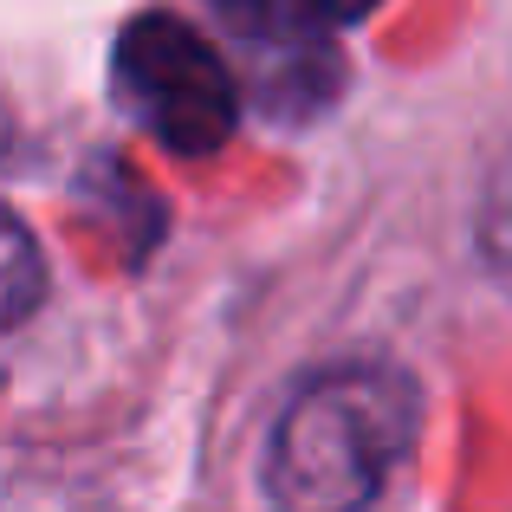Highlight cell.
<instances>
[{"label": "cell", "mask_w": 512, "mask_h": 512, "mask_svg": "<svg viewBox=\"0 0 512 512\" xmlns=\"http://www.w3.org/2000/svg\"><path fill=\"white\" fill-rule=\"evenodd\" d=\"M39 299H46V260H39V240L0 208V331H13Z\"/></svg>", "instance_id": "277c9868"}, {"label": "cell", "mask_w": 512, "mask_h": 512, "mask_svg": "<svg viewBox=\"0 0 512 512\" xmlns=\"http://www.w3.org/2000/svg\"><path fill=\"white\" fill-rule=\"evenodd\" d=\"M415 441L409 376L344 363L286 402L266 448V493L279 512H363L383 493L389 467Z\"/></svg>", "instance_id": "6da1fadb"}, {"label": "cell", "mask_w": 512, "mask_h": 512, "mask_svg": "<svg viewBox=\"0 0 512 512\" xmlns=\"http://www.w3.org/2000/svg\"><path fill=\"white\" fill-rule=\"evenodd\" d=\"M117 98L175 156H214L240 124V91L221 52L175 13H143L117 39Z\"/></svg>", "instance_id": "7a4b0ae2"}, {"label": "cell", "mask_w": 512, "mask_h": 512, "mask_svg": "<svg viewBox=\"0 0 512 512\" xmlns=\"http://www.w3.org/2000/svg\"><path fill=\"white\" fill-rule=\"evenodd\" d=\"M370 7H376V0H299V13L318 26V33H325V26H350V20H363Z\"/></svg>", "instance_id": "5b68a950"}, {"label": "cell", "mask_w": 512, "mask_h": 512, "mask_svg": "<svg viewBox=\"0 0 512 512\" xmlns=\"http://www.w3.org/2000/svg\"><path fill=\"white\" fill-rule=\"evenodd\" d=\"M493 240H500V253H512V169L500 175V195H493Z\"/></svg>", "instance_id": "8992f818"}, {"label": "cell", "mask_w": 512, "mask_h": 512, "mask_svg": "<svg viewBox=\"0 0 512 512\" xmlns=\"http://www.w3.org/2000/svg\"><path fill=\"white\" fill-rule=\"evenodd\" d=\"M214 13H221L247 46L279 52L286 65H331L325 33L299 13V0H214Z\"/></svg>", "instance_id": "3957f363"}, {"label": "cell", "mask_w": 512, "mask_h": 512, "mask_svg": "<svg viewBox=\"0 0 512 512\" xmlns=\"http://www.w3.org/2000/svg\"><path fill=\"white\" fill-rule=\"evenodd\" d=\"M0 143H7V111H0Z\"/></svg>", "instance_id": "52a82bcc"}]
</instances>
